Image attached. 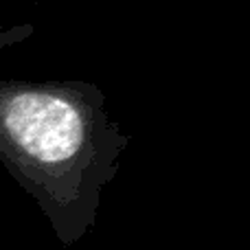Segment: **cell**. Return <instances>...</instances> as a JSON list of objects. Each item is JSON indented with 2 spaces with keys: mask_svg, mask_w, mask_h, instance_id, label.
I'll use <instances>...</instances> for the list:
<instances>
[{
  "mask_svg": "<svg viewBox=\"0 0 250 250\" xmlns=\"http://www.w3.org/2000/svg\"><path fill=\"white\" fill-rule=\"evenodd\" d=\"M9 132L29 154L55 163L75 154L82 143V121L68 104L53 97L24 95L9 105Z\"/></svg>",
  "mask_w": 250,
  "mask_h": 250,
  "instance_id": "cell-1",
  "label": "cell"
}]
</instances>
